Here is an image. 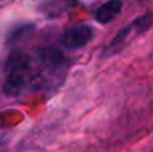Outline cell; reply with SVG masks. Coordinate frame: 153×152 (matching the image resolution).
<instances>
[{"label":"cell","mask_w":153,"mask_h":152,"mask_svg":"<svg viewBox=\"0 0 153 152\" xmlns=\"http://www.w3.org/2000/svg\"><path fill=\"white\" fill-rule=\"evenodd\" d=\"M30 57L23 51L15 50L8 55L4 63V83L3 90L7 96L15 97L20 94L27 82L30 70Z\"/></svg>","instance_id":"obj_1"},{"label":"cell","mask_w":153,"mask_h":152,"mask_svg":"<svg viewBox=\"0 0 153 152\" xmlns=\"http://www.w3.org/2000/svg\"><path fill=\"white\" fill-rule=\"evenodd\" d=\"M152 26H153V13H146V15H143L140 18L134 19L129 26L125 27L124 30H121L116 35V38L110 42V45H109V53L111 54L114 51V48H117V47L121 48L124 46V43H126L128 38L133 32H145Z\"/></svg>","instance_id":"obj_2"},{"label":"cell","mask_w":153,"mask_h":152,"mask_svg":"<svg viewBox=\"0 0 153 152\" xmlns=\"http://www.w3.org/2000/svg\"><path fill=\"white\" fill-rule=\"evenodd\" d=\"M91 39L93 28L86 24H81L65 31L61 38V42L69 50H78V48L85 47Z\"/></svg>","instance_id":"obj_3"},{"label":"cell","mask_w":153,"mask_h":152,"mask_svg":"<svg viewBox=\"0 0 153 152\" xmlns=\"http://www.w3.org/2000/svg\"><path fill=\"white\" fill-rule=\"evenodd\" d=\"M78 4L76 0H46L39 5V11L47 18H59Z\"/></svg>","instance_id":"obj_4"},{"label":"cell","mask_w":153,"mask_h":152,"mask_svg":"<svg viewBox=\"0 0 153 152\" xmlns=\"http://www.w3.org/2000/svg\"><path fill=\"white\" fill-rule=\"evenodd\" d=\"M122 1L121 0H109L97 8L94 13L95 22L100 24H109L121 13Z\"/></svg>","instance_id":"obj_5"}]
</instances>
